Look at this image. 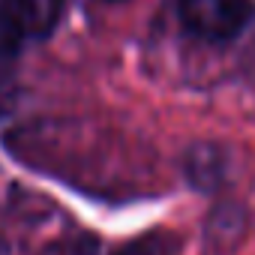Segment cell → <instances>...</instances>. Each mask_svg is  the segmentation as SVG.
I'll return each instance as SVG.
<instances>
[{"label": "cell", "instance_id": "6da1fadb", "mask_svg": "<svg viewBox=\"0 0 255 255\" xmlns=\"http://www.w3.org/2000/svg\"><path fill=\"white\" fill-rule=\"evenodd\" d=\"M183 27L207 42L240 36L255 18V0H177Z\"/></svg>", "mask_w": 255, "mask_h": 255}, {"label": "cell", "instance_id": "3957f363", "mask_svg": "<svg viewBox=\"0 0 255 255\" xmlns=\"http://www.w3.org/2000/svg\"><path fill=\"white\" fill-rule=\"evenodd\" d=\"M12 51H15V36L12 30L0 21V105L6 99V87H9V66H12Z\"/></svg>", "mask_w": 255, "mask_h": 255}, {"label": "cell", "instance_id": "277c9868", "mask_svg": "<svg viewBox=\"0 0 255 255\" xmlns=\"http://www.w3.org/2000/svg\"><path fill=\"white\" fill-rule=\"evenodd\" d=\"M240 231H243V222H240V219H231V210H228V219H222V210H216V213L210 216V228H207L210 243L228 246V243H231V234H240Z\"/></svg>", "mask_w": 255, "mask_h": 255}, {"label": "cell", "instance_id": "7a4b0ae2", "mask_svg": "<svg viewBox=\"0 0 255 255\" xmlns=\"http://www.w3.org/2000/svg\"><path fill=\"white\" fill-rule=\"evenodd\" d=\"M66 0H0V21L15 39H45L63 18Z\"/></svg>", "mask_w": 255, "mask_h": 255}]
</instances>
